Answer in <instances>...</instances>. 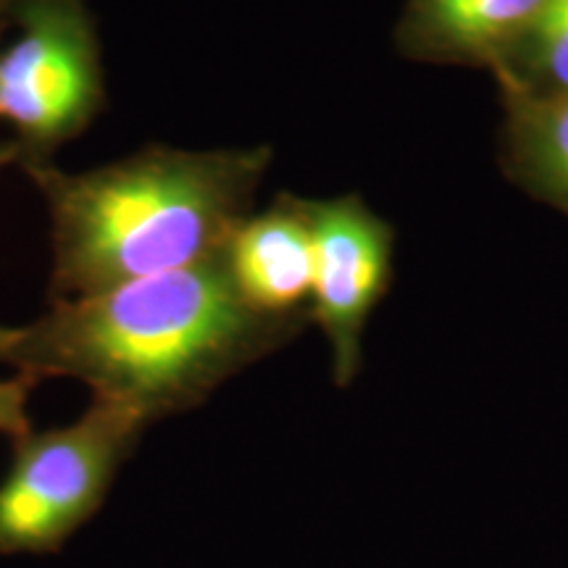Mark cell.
Listing matches in <instances>:
<instances>
[{
  "label": "cell",
  "instance_id": "6da1fadb",
  "mask_svg": "<svg viewBox=\"0 0 568 568\" xmlns=\"http://www.w3.org/2000/svg\"><path fill=\"white\" fill-rule=\"evenodd\" d=\"M303 322L253 311L219 251L180 272L51 301L32 324L11 329L0 364L34 379H80L92 397L155 424L201 406L230 376L297 335Z\"/></svg>",
  "mask_w": 568,
  "mask_h": 568
},
{
  "label": "cell",
  "instance_id": "7a4b0ae2",
  "mask_svg": "<svg viewBox=\"0 0 568 568\" xmlns=\"http://www.w3.org/2000/svg\"><path fill=\"white\" fill-rule=\"evenodd\" d=\"M272 151L148 145L90 172L24 166L51 213L48 297L95 295L195 266L222 251L247 216Z\"/></svg>",
  "mask_w": 568,
  "mask_h": 568
},
{
  "label": "cell",
  "instance_id": "3957f363",
  "mask_svg": "<svg viewBox=\"0 0 568 568\" xmlns=\"http://www.w3.org/2000/svg\"><path fill=\"white\" fill-rule=\"evenodd\" d=\"M148 426L122 403L92 397L71 424L13 439L0 477V556L59 552L105 506Z\"/></svg>",
  "mask_w": 568,
  "mask_h": 568
},
{
  "label": "cell",
  "instance_id": "277c9868",
  "mask_svg": "<svg viewBox=\"0 0 568 568\" xmlns=\"http://www.w3.org/2000/svg\"><path fill=\"white\" fill-rule=\"evenodd\" d=\"M9 45L0 48V122L11 126L17 166L53 163L105 109L95 21L82 0H11Z\"/></svg>",
  "mask_w": 568,
  "mask_h": 568
},
{
  "label": "cell",
  "instance_id": "5b68a950",
  "mask_svg": "<svg viewBox=\"0 0 568 568\" xmlns=\"http://www.w3.org/2000/svg\"><path fill=\"white\" fill-rule=\"evenodd\" d=\"M301 203L316 258L311 318L329 343L332 376L347 387L361 372L368 316L387 290L393 230L358 195Z\"/></svg>",
  "mask_w": 568,
  "mask_h": 568
},
{
  "label": "cell",
  "instance_id": "8992f818",
  "mask_svg": "<svg viewBox=\"0 0 568 568\" xmlns=\"http://www.w3.org/2000/svg\"><path fill=\"white\" fill-rule=\"evenodd\" d=\"M226 274L253 311L308 318L314 295V237L301 197L280 195L234 226L222 247Z\"/></svg>",
  "mask_w": 568,
  "mask_h": 568
},
{
  "label": "cell",
  "instance_id": "52a82bcc",
  "mask_svg": "<svg viewBox=\"0 0 568 568\" xmlns=\"http://www.w3.org/2000/svg\"><path fill=\"white\" fill-rule=\"evenodd\" d=\"M548 0H408L400 42L418 59L497 71L518 51Z\"/></svg>",
  "mask_w": 568,
  "mask_h": 568
},
{
  "label": "cell",
  "instance_id": "ba28073f",
  "mask_svg": "<svg viewBox=\"0 0 568 568\" xmlns=\"http://www.w3.org/2000/svg\"><path fill=\"white\" fill-rule=\"evenodd\" d=\"M516 174L568 213V95H506Z\"/></svg>",
  "mask_w": 568,
  "mask_h": 568
},
{
  "label": "cell",
  "instance_id": "9c48e42d",
  "mask_svg": "<svg viewBox=\"0 0 568 568\" xmlns=\"http://www.w3.org/2000/svg\"><path fill=\"white\" fill-rule=\"evenodd\" d=\"M506 95H568V0H548L518 51L495 71Z\"/></svg>",
  "mask_w": 568,
  "mask_h": 568
},
{
  "label": "cell",
  "instance_id": "30bf717a",
  "mask_svg": "<svg viewBox=\"0 0 568 568\" xmlns=\"http://www.w3.org/2000/svg\"><path fill=\"white\" fill-rule=\"evenodd\" d=\"M40 379L30 374H17L0 379V435L19 439L30 435V395Z\"/></svg>",
  "mask_w": 568,
  "mask_h": 568
},
{
  "label": "cell",
  "instance_id": "8fae6325",
  "mask_svg": "<svg viewBox=\"0 0 568 568\" xmlns=\"http://www.w3.org/2000/svg\"><path fill=\"white\" fill-rule=\"evenodd\" d=\"M11 30V0H0V40Z\"/></svg>",
  "mask_w": 568,
  "mask_h": 568
},
{
  "label": "cell",
  "instance_id": "7c38bea8",
  "mask_svg": "<svg viewBox=\"0 0 568 568\" xmlns=\"http://www.w3.org/2000/svg\"><path fill=\"white\" fill-rule=\"evenodd\" d=\"M9 163H17V151H13L11 140L9 142H0V169L9 166Z\"/></svg>",
  "mask_w": 568,
  "mask_h": 568
},
{
  "label": "cell",
  "instance_id": "4fadbf2b",
  "mask_svg": "<svg viewBox=\"0 0 568 568\" xmlns=\"http://www.w3.org/2000/svg\"><path fill=\"white\" fill-rule=\"evenodd\" d=\"M11 337V326H0V351H3V345L9 343Z\"/></svg>",
  "mask_w": 568,
  "mask_h": 568
}]
</instances>
